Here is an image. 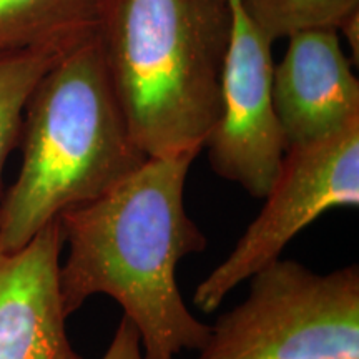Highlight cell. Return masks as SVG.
Instances as JSON below:
<instances>
[{"mask_svg": "<svg viewBox=\"0 0 359 359\" xmlns=\"http://www.w3.org/2000/svg\"><path fill=\"white\" fill-rule=\"evenodd\" d=\"M196 359H359V268L320 275L281 257L250 278Z\"/></svg>", "mask_w": 359, "mask_h": 359, "instance_id": "obj_4", "label": "cell"}, {"mask_svg": "<svg viewBox=\"0 0 359 359\" xmlns=\"http://www.w3.org/2000/svg\"><path fill=\"white\" fill-rule=\"evenodd\" d=\"M102 359H145L140 333L127 316L122 318Z\"/></svg>", "mask_w": 359, "mask_h": 359, "instance_id": "obj_12", "label": "cell"}, {"mask_svg": "<svg viewBox=\"0 0 359 359\" xmlns=\"http://www.w3.org/2000/svg\"><path fill=\"white\" fill-rule=\"evenodd\" d=\"M102 0H0V55L72 48L95 34Z\"/></svg>", "mask_w": 359, "mask_h": 359, "instance_id": "obj_9", "label": "cell"}, {"mask_svg": "<svg viewBox=\"0 0 359 359\" xmlns=\"http://www.w3.org/2000/svg\"><path fill=\"white\" fill-rule=\"evenodd\" d=\"M273 67V107L286 148L308 145L359 120V82L336 29L291 34Z\"/></svg>", "mask_w": 359, "mask_h": 359, "instance_id": "obj_7", "label": "cell"}, {"mask_svg": "<svg viewBox=\"0 0 359 359\" xmlns=\"http://www.w3.org/2000/svg\"><path fill=\"white\" fill-rule=\"evenodd\" d=\"M70 48H30L0 55V201L4 168L19 145L25 105L40 79Z\"/></svg>", "mask_w": 359, "mask_h": 359, "instance_id": "obj_10", "label": "cell"}, {"mask_svg": "<svg viewBox=\"0 0 359 359\" xmlns=\"http://www.w3.org/2000/svg\"><path fill=\"white\" fill-rule=\"evenodd\" d=\"M248 15L276 42L308 29H336L349 13L359 11V0H241Z\"/></svg>", "mask_w": 359, "mask_h": 359, "instance_id": "obj_11", "label": "cell"}, {"mask_svg": "<svg viewBox=\"0 0 359 359\" xmlns=\"http://www.w3.org/2000/svg\"><path fill=\"white\" fill-rule=\"evenodd\" d=\"M339 37L348 40L349 48H351L354 64H358L359 57V11L349 13V15L341 22L338 27Z\"/></svg>", "mask_w": 359, "mask_h": 359, "instance_id": "obj_13", "label": "cell"}, {"mask_svg": "<svg viewBox=\"0 0 359 359\" xmlns=\"http://www.w3.org/2000/svg\"><path fill=\"white\" fill-rule=\"evenodd\" d=\"M62 250L57 218L22 248L0 251V359H82L67 334Z\"/></svg>", "mask_w": 359, "mask_h": 359, "instance_id": "obj_8", "label": "cell"}, {"mask_svg": "<svg viewBox=\"0 0 359 359\" xmlns=\"http://www.w3.org/2000/svg\"><path fill=\"white\" fill-rule=\"evenodd\" d=\"M19 143V177L0 201V251L7 253L65 210L114 190L148 160L130 132L95 34L40 79Z\"/></svg>", "mask_w": 359, "mask_h": 359, "instance_id": "obj_2", "label": "cell"}, {"mask_svg": "<svg viewBox=\"0 0 359 359\" xmlns=\"http://www.w3.org/2000/svg\"><path fill=\"white\" fill-rule=\"evenodd\" d=\"M230 39L222 75V115L210 135L213 172L264 198L286 151L273 107V43L248 15L241 0H228Z\"/></svg>", "mask_w": 359, "mask_h": 359, "instance_id": "obj_6", "label": "cell"}, {"mask_svg": "<svg viewBox=\"0 0 359 359\" xmlns=\"http://www.w3.org/2000/svg\"><path fill=\"white\" fill-rule=\"evenodd\" d=\"M228 0H102L95 37L135 142L203 150L222 115Z\"/></svg>", "mask_w": 359, "mask_h": 359, "instance_id": "obj_3", "label": "cell"}, {"mask_svg": "<svg viewBox=\"0 0 359 359\" xmlns=\"http://www.w3.org/2000/svg\"><path fill=\"white\" fill-rule=\"evenodd\" d=\"M264 200L228 258L196 288L193 302L201 311L213 313L327 210L359 205V120L325 140L286 148Z\"/></svg>", "mask_w": 359, "mask_h": 359, "instance_id": "obj_5", "label": "cell"}, {"mask_svg": "<svg viewBox=\"0 0 359 359\" xmlns=\"http://www.w3.org/2000/svg\"><path fill=\"white\" fill-rule=\"evenodd\" d=\"M198 154L151 156L125 182L58 217L69 255L58 268L67 316L107 294L140 333L145 359L200 351L210 326L193 316L177 266L208 240L185 210V182Z\"/></svg>", "mask_w": 359, "mask_h": 359, "instance_id": "obj_1", "label": "cell"}]
</instances>
